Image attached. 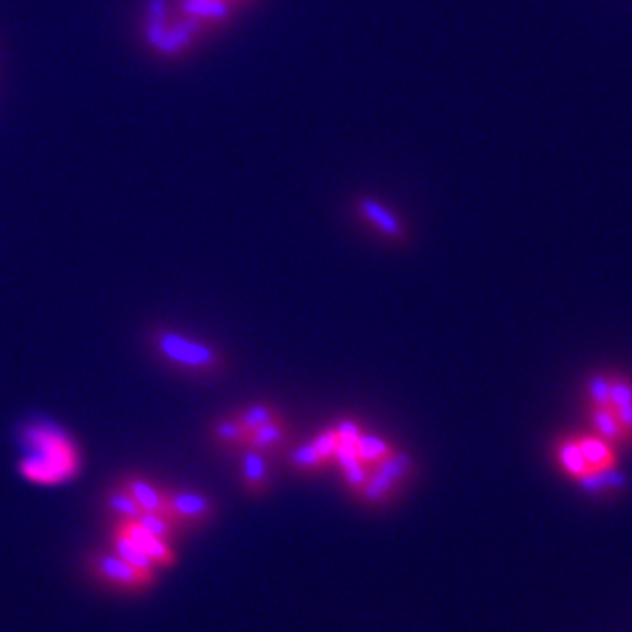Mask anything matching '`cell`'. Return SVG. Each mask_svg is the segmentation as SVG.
I'll use <instances>...</instances> for the list:
<instances>
[{
  "mask_svg": "<svg viewBox=\"0 0 632 632\" xmlns=\"http://www.w3.org/2000/svg\"><path fill=\"white\" fill-rule=\"evenodd\" d=\"M610 391H612V379H608L604 375H596L588 383L590 401L594 405H612L610 403Z\"/></svg>",
  "mask_w": 632,
  "mask_h": 632,
  "instance_id": "obj_25",
  "label": "cell"
},
{
  "mask_svg": "<svg viewBox=\"0 0 632 632\" xmlns=\"http://www.w3.org/2000/svg\"><path fill=\"white\" fill-rule=\"evenodd\" d=\"M412 467H414L412 459L405 453H399V450H395V448H393L391 455H387L385 459H381L379 463L373 465L375 471H379L381 475L391 479L395 485L408 479V475L412 473Z\"/></svg>",
  "mask_w": 632,
  "mask_h": 632,
  "instance_id": "obj_19",
  "label": "cell"
},
{
  "mask_svg": "<svg viewBox=\"0 0 632 632\" xmlns=\"http://www.w3.org/2000/svg\"><path fill=\"white\" fill-rule=\"evenodd\" d=\"M115 524H119L135 540V543L142 547V551L150 557V561L158 569H172L178 565V555L174 551V545L148 532L138 520H119Z\"/></svg>",
  "mask_w": 632,
  "mask_h": 632,
  "instance_id": "obj_5",
  "label": "cell"
},
{
  "mask_svg": "<svg viewBox=\"0 0 632 632\" xmlns=\"http://www.w3.org/2000/svg\"><path fill=\"white\" fill-rule=\"evenodd\" d=\"M240 483L250 495H264L270 485V471L266 455L254 448H244L240 453Z\"/></svg>",
  "mask_w": 632,
  "mask_h": 632,
  "instance_id": "obj_8",
  "label": "cell"
},
{
  "mask_svg": "<svg viewBox=\"0 0 632 632\" xmlns=\"http://www.w3.org/2000/svg\"><path fill=\"white\" fill-rule=\"evenodd\" d=\"M82 563L90 577L117 594H144L152 590L158 581V573H148L129 565L111 549L88 551Z\"/></svg>",
  "mask_w": 632,
  "mask_h": 632,
  "instance_id": "obj_3",
  "label": "cell"
},
{
  "mask_svg": "<svg viewBox=\"0 0 632 632\" xmlns=\"http://www.w3.org/2000/svg\"><path fill=\"white\" fill-rule=\"evenodd\" d=\"M356 450H358V457L360 461H363L365 465L371 463H379L381 459H385L387 455L393 453V446L389 442H385L383 438L379 436H369V434H360L358 440H356Z\"/></svg>",
  "mask_w": 632,
  "mask_h": 632,
  "instance_id": "obj_21",
  "label": "cell"
},
{
  "mask_svg": "<svg viewBox=\"0 0 632 632\" xmlns=\"http://www.w3.org/2000/svg\"><path fill=\"white\" fill-rule=\"evenodd\" d=\"M557 455H559V461H561L563 469H565L571 477L579 479V477H583L585 473H590V467H588V463H585V459H583V455H581L579 444H577L575 438H569V440L559 442Z\"/></svg>",
  "mask_w": 632,
  "mask_h": 632,
  "instance_id": "obj_20",
  "label": "cell"
},
{
  "mask_svg": "<svg viewBox=\"0 0 632 632\" xmlns=\"http://www.w3.org/2000/svg\"><path fill=\"white\" fill-rule=\"evenodd\" d=\"M209 438L221 453H242L248 446L250 434L236 414L219 416L209 424Z\"/></svg>",
  "mask_w": 632,
  "mask_h": 632,
  "instance_id": "obj_7",
  "label": "cell"
},
{
  "mask_svg": "<svg viewBox=\"0 0 632 632\" xmlns=\"http://www.w3.org/2000/svg\"><path fill=\"white\" fill-rule=\"evenodd\" d=\"M107 543H109V549L115 555H119L123 561H127L129 565L138 567L142 571H148V573H158V567L150 561V557L142 551V547L135 543V540L115 522L111 526Z\"/></svg>",
  "mask_w": 632,
  "mask_h": 632,
  "instance_id": "obj_9",
  "label": "cell"
},
{
  "mask_svg": "<svg viewBox=\"0 0 632 632\" xmlns=\"http://www.w3.org/2000/svg\"><path fill=\"white\" fill-rule=\"evenodd\" d=\"M577 481L585 491H590V493H606L610 489H622L626 483L624 475L618 473L616 467L606 469V471H590L583 477H579Z\"/></svg>",
  "mask_w": 632,
  "mask_h": 632,
  "instance_id": "obj_17",
  "label": "cell"
},
{
  "mask_svg": "<svg viewBox=\"0 0 632 632\" xmlns=\"http://www.w3.org/2000/svg\"><path fill=\"white\" fill-rule=\"evenodd\" d=\"M138 522H140L148 532H152L154 536L166 540V543H170V545H174L176 540L185 534L183 528H180L166 512H144V514L138 518Z\"/></svg>",
  "mask_w": 632,
  "mask_h": 632,
  "instance_id": "obj_15",
  "label": "cell"
},
{
  "mask_svg": "<svg viewBox=\"0 0 632 632\" xmlns=\"http://www.w3.org/2000/svg\"><path fill=\"white\" fill-rule=\"evenodd\" d=\"M311 442H313L315 448H318V453L322 455V459H324L326 463H330V461L334 459V455H336V448H338V444H340V438H338V432H336V428H334V430H324V432H320Z\"/></svg>",
  "mask_w": 632,
  "mask_h": 632,
  "instance_id": "obj_24",
  "label": "cell"
},
{
  "mask_svg": "<svg viewBox=\"0 0 632 632\" xmlns=\"http://www.w3.org/2000/svg\"><path fill=\"white\" fill-rule=\"evenodd\" d=\"M336 432H338L340 442H348V444H356V440H358V436H360L358 426H356L354 422H350V420L340 422V426L336 428Z\"/></svg>",
  "mask_w": 632,
  "mask_h": 632,
  "instance_id": "obj_26",
  "label": "cell"
},
{
  "mask_svg": "<svg viewBox=\"0 0 632 632\" xmlns=\"http://www.w3.org/2000/svg\"><path fill=\"white\" fill-rule=\"evenodd\" d=\"M575 440L579 444L581 455H583L585 463H588L590 471H606V469H614L616 467L614 450L610 448V442H606L604 438L581 434Z\"/></svg>",
  "mask_w": 632,
  "mask_h": 632,
  "instance_id": "obj_11",
  "label": "cell"
},
{
  "mask_svg": "<svg viewBox=\"0 0 632 632\" xmlns=\"http://www.w3.org/2000/svg\"><path fill=\"white\" fill-rule=\"evenodd\" d=\"M610 403L614 410H624L632 405V383L624 377L612 379V391H610Z\"/></svg>",
  "mask_w": 632,
  "mask_h": 632,
  "instance_id": "obj_23",
  "label": "cell"
},
{
  "mask_svg": "<svg viewBox=\"0 0 632 632\" xmlns=\"http://www.w3.org/2000/svg\"><path fill=\"white\" fill-rule=\"evenodd\" d=\"M117 483L138 502L144 512H166V487L158 485L156 481L138 473H127Z\"/></svg>",
  "mask_w": 632,
  "mask_h": 632,
  "instance_id": "obj_6",
  "label": "cell"
},
{
  "mask_svg": "<svg viewBox=\"0 0 632 632\" xmlns=\"http://www.w3.org/2000/svg\"><path fill=\"white\" fill-rule=\"evenodd\" d=\"M103 508L113 518V522L138 520L144 514V510L138 506V502H135L119 483H115V485L105 489V493H103Z\"/></svg>",
  "mask_w": 632,
  "mask_h": 632,
  "instance_id": "obj_12",
  "label": "cell"
},
{
  "mask_svg": "<svg viewBox=\"0 0 632 632\" xmlns=\"http://www.w3.org/2000/svg\"><path fill=\"white\" fill-rule=\"evenodd\" d=\"M146 344L160 365L187 379L209 381L228 369V358L215 344L166 326L150 328Z\"/></svg>",
  "mask_w": 632,
  "mask_h": 632,
  "instance_id": "obj_2",
  "label": "cell"
},
{
  "mask_svg": "<svg viewBox=\"0 0 632 632\" xmlns=\"http://www.w3.org/2000/svg\"><path fill=\"white\" fill-rule=\"evenodd\" d=\"M291 430L289 424L283 416H279L277 420L268 422L264 426H260L258 430H254L248 438V448L258 450L262 455H275L277 450H281L287 442H289Z\"/></svg>",
  "mask_w": 632,
  "mask_h": 632,
  "instance_id": "obj_10",
  "label": "cell"
},
{
  "mask_svg": "<svg viewBox=\"0 0 632 632\" xmlns=\"http://www.w3.org/2000/svg\"><path fill=\"white\" fill-rule=\"evenodd\" d=\"M590 418L600 438L606 442H624L628 438L612 405H590Z\"/></svg>",
  "mask_w": 632,
  "mask_h": 632,
  "instance_id": "obj_13",
  "label": "cell"
},
{
  "mask_svg": "<svg viewBox=\"0 0 632 632\" xmlns=\"http://www.w3.org/2000/svg\"><path fill=\"white\" fill-rule=\"evenodd\" d=\"M397 485L387 479L385 475H381L379 471L371 469L369 471V479L367 483L363 485V489H360V493H363V498L371 504H381V502H387L391 498V493Z\"/></svg>",
  "mask_w": 632,
  "mask_h": 632,
  "instance_id": "obj_22",
  "label": "cell"
},
{
  "mask_svg": "<svg viewBox=\"0 0 632 632\" xmlns=\"http://www.w3.org/2000/svg\"><path fill=\"white\" fill-rule=\"evenodd\" d=\"M166 514L183 528V532H189L207 528L217 516V506L203 491L176 487L166 489Z\"/></svg>",
  "mask_w": 632,
  "mask_h": 632,
  "instance_id": "obj_4",
  "label": "cell"
},
{
  "mask_svg": "<svg viewBox=\"0 0 632 632\" xmlns=\"http://www.w3.org/2000/svg\"><path fill=\"white\" fill-rule=\"evenodd\" d=\"M287 463L299 473H315L328 465L318 453V448L313 446V442H303V444L293 446L287 453Z\"/></svg>",
  "mask_w": 632,
  "mask_h": 632,
  "instance_id": "obj_16",
  "label": "cell"
},
{
  "mask_svg": "<svg viewBox=\"0 0 632 632\" xmlns=\"http://www.w3.org/2000/svg\"><path fill=\"white\" fill-rule=\"evenodd\" d=\"M238 420L242 422V426L246 428L248 434H252L254 430H258L260 426L273 422L281 416V412L275 408L273 403L268 401H254V403H248L244 405V408H240L236 412Z\"/></svg>",
  "mask_w": 632,
  "mask_h": 632,
  "instance_id": "obj_14",
  "label": "cell"
},
{
  "mask_svg": "<svg viewBox=\"0 0 632 632\" xmlns=\"http://www.w3.org/2000/svg\"><path fill=\"white\" fill-rule=\"evenodd\" d=\"M25 457L19 471L33 483L58 485L80 471V450L76 442L54 422H29L21 430Z\"/></svg>",
  "mask_w": 632,
  "mask_h": 632,
  "instance_id": "obj_1",
  "label": "cell"
},
{
  "mask_svg": "<svg viewBox=\"0 0 632 632\" xmlns=\"http://www.w3.org/2000/svg\"><path fill=\"white\" fill-rule=\"evenodd\" d=\"M360 211H363L369 217V221L375 225V228H379L383 234L399 236L401 225H399L397 217L381 203H377L373 199H365L363 203H360Z\"/></svg>",
  "mask_w": 632,
  "mask_h": 632,
  "instance_id": "obj_18",
  "label": "cell"
}]
</instances>
